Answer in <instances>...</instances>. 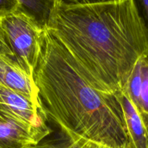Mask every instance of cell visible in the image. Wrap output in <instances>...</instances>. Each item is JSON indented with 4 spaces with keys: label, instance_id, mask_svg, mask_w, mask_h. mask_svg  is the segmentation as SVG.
<instances>
[{
    "label": "cell",
    "instance_id": "1",
    "mask_svg": "<svg viewBox=\"0 0 148 148\" xmlns=\"http://www.w3.org/2000/svg\"><path fill=\"white\" fill-rule=\"evenodd\" d=\"M46 27L101 92L123 91L136 62L148 53L147 30L133 0L55 5Z\"/></svg>",
    "mask_w": 148,
    "mask_h": 148
},
{
    "label": "cell",
    "instance_id": "2",
    "mask_svg": "<svg viewBox=\"0 0 148 148\" xmlns=\"http://www.w3.org/2000/svg\"><path fill=\"white\" fill-rule=\"evenodd\" d=\"M34 79L46 116L62 132L112 148H132L117 95L96 89L47 27Z\"/></svg>",
    "mask_w": 148,
    "mask_h": 148
},
{
    "label": "cell",
    "instance_id": "3",
    "mask_svg": "<svg viewBox=\"0 0 148 148\" xmlns=\"http://www.w3.org/2000/svg\"><path fill=\"white\" fill-rule=\"evenodd\" d=\"M0 23L14 54L34 75L45 27L20 9L0 19Z\"/></svg>",
    "mask_w": 148,
    "mask_h": 148
},
{
    "label": "cell",
    "instance_id": "4",
    "mask_svg": "<svg viewBox=\"0 0 148 148\" xmlns=\"http://www.w3.org/2000/svg\"><path fill=\"white\" fill-rule=\"evenodd\" d=\"M0 113L20 123L46 138L51 134L48 117L41 104L0 85Z\"/></svg>",
    "mask_w": 148,
    "mask_h": 148
},
{
    "label": "cell",
    "instance_id": "5",
    "mask_svg": "<svg viewBox=\"0 0 148 148\" xmlns=\"http://www.w3.org/2000/svg\"><path fill=\"white\" fill-rule=\"evenodd\" d=\"M0 85L41 104L34 75L14 54L0 55Z\"/></svg>",
    "mask_w": 148,
    "mask_h": 148
},
{
    "label": "cell",
    "instance_id": "6",
    "mask_svg": "<svg viewBox=\"0 0 148 148\" xmlns=\"http://www.w3.org/2000/svg\"><path fill=\"white\" fill-rule=\"evenodd\" d=\"M123 91L148 128V53L136 62Z\"/></svg>",
    "mask_w": 148,
    "mask_h": 148
},
{
    "label": "cell",
    "instance_id": "7",
    "mask_svg": "<svg viewBox=\"0 0 148 148\" xmlns=\"http://www.w3.org/2000/svg\"><path fill=\"white\" fill-rule=\"evenodd\" d=\"M44 137L0 113V148H30Z\"/></svg>",
    "mask_w": 148,
    "mask_h": 148
},
{
    "label": "cell",
    "instance_id": "8",
    "mask_svg": "<svg viewBox=\"0 0 148 148\" xmlns=\"http://www.w3.org/2000/svg\"><path fill=\"white\" fill-rule=\"evenodd\" d=\"M125 121L127 134L132 148H148V128L127 94H117Z\"/></svg>",
    "mask_w": 148,
    "mask_h": 148
},
{
    "label": "cell",
    "instance_id": "9",
    "mask_svg": "<svg viewBox=\"0 0 148 148\" xmlns=\"http://www.w3.org/2000/svg\"><path fill=\"white\" fill-rule=\"evenodd\" d=\"M20 10L46 27L55 6L54 0H17Z\"/></svg>",
    "mask_w": 148,
    "mask_h": 148
},
{
    "label": "cell",
    "instance_id": "10",
    "mask_svg": "<svg viewBox=\"0 0 148 148\" xmlns=\"http://www.w3.org/2000/svg\"><path fill=\"white\" fill-rule=\"evenodd\" d=\"M56 148H112L78 136L62 132L61 138L55 140Z\"/></svg>",
    "mask_w": 148,
    "mask_h": 148
},
{
    "label": "cell",
    "instance_id": "11",
    "mask_svg": "<svg viewBox=\"0 0 148 148\" xmlns=\"http://www.w3.org/2000/svg\"><path fill=\"white\" fill-rule=\"evenodd\" d=\"M121 0H54L55 5L63 7H75V6L92 5V4H105Z\"/></svg>",
    "mask_w": 148,
    "mask_h": 148
},
{
    "label": "cell",
    "instance_id": "12",
    "mask_svg": "<svg viewBox=\"0 0 148 148\" xmlns=\"http://www.w3.org/2000/svg\"><path fill=\"white\" fill-rule=\"evenodd\" d=\"M20 9L17 0H0V19Z\"/></svg>",
    "mask_w": 148,
    "mask_h": 148
},
{
    "label": "cell",
    "instance_id": "13",
    "mask_svg": "<svg viewBox=\"0 0 148 148\" xmlns=\"http://www.w3.org/2000/svg\"><path fill=\"white\" fill-rule=\"evenodd\" d=\"M133 1L145 26L148 36V0H133Z\"/></svg>",
    "mask_w": 148,
    "mask_h": 148
},
{
    "label": "cell",
    "instance_id": "14",
    "mask_svg": "<svg viewBox=\"0 0 148 148\" xmlns=\"http://www.w3.org/2000/svg\"><path fill=\"white\" fill-rule=\"evenodd\" d=\"M13 55L7 36L3 30L0 23V55Z\"/></svg>",
    "mask_w": 148,
    "mask_h": 148
},
{
    "label": "cell",
    "instance_id": "15",
    "mask_svg": "<svg viewBox=\"0 0 148 148\" xmlns=\"http://www.w3.org/2000/svg\"><path fill=\"white\" fill-rule=\"evenodd\" d=\"M30 148H56L55 140H43L36 145Z\"/></svg>",
    "mask_w": 148,
    "mask_h": 148
}]
</instances>
